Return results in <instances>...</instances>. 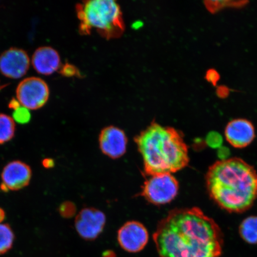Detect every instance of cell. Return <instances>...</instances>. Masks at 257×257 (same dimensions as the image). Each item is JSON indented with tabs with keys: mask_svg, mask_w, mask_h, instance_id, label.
I'll return each instance as SVG.
<instances>
[{
	"mask_svg": "<svg viewBox=\"0 0 257 257\" xmlns=\"http://www.w3.org/2000/svg\"><path fill=\"white\" fill-rule=\"evenodd\" d=\"M15 133L14 120L8 115L0 114V144L11 141L14 138Z\"/></svg>",
	"mask_w": 257,
	"mask_h": 257,
	"instance_id": "15",
	"label": "cell"
},
{
	"mask_svg": "<svg viewBox=\"0 0 257 257\" xmlns=\"http://www.w3.org/2000/svg\"><path fill=\"white\" fill-rule=\"evenodd\" d=\"M6 213L3 209L0 208V224L2 223L3 220L5 219Z\"/></svg>",
	"mask_w": 257,
	"mask_h": 257,
	"instance_id": "21",
	"label": "cell"
},
{
	"mask_svg": "<svg viewBox=\"0 0 257 257\" xmlns=\"http://www.w3.org/2000/svg\"><path fill=\"white\" fill-rule=\"evenodd\" d=\"M205 182L212 200L230 213H242L257 198V173L239 158L223 159L209 168Z\"/></svg>",
	"mask_w": 257,
	"mask_h": 257,
	"instance_id": "2",
	"label": "cell"
},
{
	"mask_svg": "<svg viewBox=\"0 0 257 257\" xmlns=\"http://www.w3.org/2000/svg\"><path fill=\"white\" fill-rule=\"evenodd\" d=\"M30 60L25 51L12 48L0 56V72L9 78L19 79L27 73Z\"/></svg>",
	"mask_w": 257,
	"mask_h": 257,
	"instance_id": "9",
	"label": "cell"
},
{
	"mask_svg": "<svg viewBox=\"0 0 257 257\" xmlns=\"http://www.w3.org/2000/svg\"><path fill=\"white\" fill-rule=\"evenodd\" d=\"M15 234L8 224H0V255L5 254L12 248Z\"/></svg>",
	"mask_w": 257,
	"mask_h": 257,
	"instance_id": "16",
	"label": "cell"
},
{
	"mask_svg": "<svg viewBox=\"0 0 257 257\" xmlns=\"http://www.w3.org/2000/svg\"><path fill=\"white\" fill-rule=\"evenodd\" d=\"M31 178L32 170L27 164L21 161H14L3 170L2 187L6 191L20 190L30 184Z\"/></svg>",
	"mask_w": 257,
	"mask_h": 257,
	"instance_id": "10",
	"label": "cell"
},
{
	"mask_svg": "<svg viewBox=\"0 0 257 257\" xmlns=\"http://www.w3.org/2000/svg\"><path fill=\"white\" fill-rule=\"evenodd\" d=\"M225 137L231 146L242 149L248 146L254 139V127L248 120L242 118L233 120L227 125Z\"/></svg>",
	"mask_w": 257,
	"mask_h": 257,
	"instance_id": "12",
	"label": "cell"
},
{
	"mask_svg": "<svg viewBox=\"0 0 257 257\" xmlns=\"http://www.w3.org/2000/svg\"><path fill=\"white\" fill-rule=\"evenodd\" d=\"M153 237L160 257H220L222 253L219 226L197 207L170 211Z\"/></svg>",
	"mask_w": 257,
	"mask_h": 257,
	"instance_id": "1",
	"label": "cell"
},
{
	"mask_svg": "<svg viewBox=\"0 0 257 257\" xmlns=\"http://www.w3.org/2000/svg\"><path fill=\"white\" fill-rule=\"evenodd\" d=\"M148 176L179 171L189 162L188 147L175 128L152 123L136 138Z\"/></svg>",
	"mask_w": 257,
	"mask_h": 257,
	"instance_id": "3",
	"label": "cell"
},
{
	"mask_svg": "<svg viewBox=\"0 0 257 257\" xmlns=\"http://www.w3.org/2000/svg\"><path fill=\"white\" fill-rule=\"evenodd\" d=\"M207 78L209 82L215 83L217 81L219 77H218V73L216 71L210 70L207 74Z\"/></svg>",
	"mask_w": 257,
	"mask_h": 257,
	"instance_id": "20",
	"label": "cell"
},
{
	"mask_svg": "<svg viewBox=\"0 0 257 257\" xmlns=\"http://www.w3.org/2000/svg\"><path fill=\"white\" fill-rule=\"evenodd\" d=\"M80 33L95 30L102 37L111 39L123 34L124 24L120 6L112 0H89L76 6Z\"/></svg>",
	"mask_w": 257,
	"mask_h": 257,
	"instance_id": "4",
	"label": "cell"
},
{
	"mask_svg": "<svg viewBox=\"0 0 257 257\" xmlns=\"http://www.w3.org/2000/svg\"><path fill=\"white\" fill-rule=\"evenodd\" d=\"M239 233L246 242L257 243V216L245 218L240 225Z\"/></svg>",
	"mask_w": 257,
	"mask_h": 257,
	"instance_id": "14",
	"label": "cell"
},
{
	"mask_svg": "<svg viewBox=\"0 0 257 257\" xmlns=\"http://www.w3.org/2000/svg\"><path fill=\"white\" fill-rule=\"evenodd\" d=\"M106 218L104 214L95 208H84L75 220L77 232L86 240L95 239L103 230Z\"/></svg>",
	"mask_w": 257,
	"mask_h": 257,
	"instance_id": "8",
	"label": "cell"
},
{
	"mask_svg": "<svg viewBox=\"0 0 257 257\" xmlns=\"http://www.w3.org/2000/svg\"><path fill=\"white\" fill-rule=\"evenodd\" d=\"M179 191V183L172 174L150 176L144 184L141 194L155 205H163L174 200Z\"/></svg>",
	"mask_w": 257,
	"mask_h": 257,
	"instance_id": "5",
	"label": "cell"
},
{
	"mask_svg": "<svg viewBox=\"0 0 257 257\" xmlns=\"http://www.w3.org/2000/svg\"><path fill=\"white\" fill-rule=\"evenodd\" d=\"M206 141L209 146L216 148L220 147L223 139L219 134L216 132H212L208 135Z\"/></svg>",
	"mask_w": 257,
	"mask_h": 257,
	"instance_id": "18",
	"label": "cell"
},
{
	"mask_svg": "<svg viewBox=\"0 0 257 257\" xmlns=\"http://www.w3.org/2000/svg\"><path fill=\"white\" fill-rule=\"evenodd\" d=\"M36 71L42 75H50L57 71L60 66V57L57 51L50 47L38 48L32 60Z\"/></svg>",
	"mask_w": 257,
	"mask_h": 257,
	"instance_id": "13",
	"label": "cell"
},
{
	"mask_svg": "<svg viewBox=\"0 0 257 257\" xmlns=\"http://www.w3.org/2000/svg\"><path fill=\"white\" fill-rule=\"evenodd\" d=\"M149 232L142 223L136 221H128L120 227L117 234L120 246L128 252H140L149 241Z\"/></svg>",
	"mask_w": 257,
	"mask_h": 257,
	"instance_id": "7",
	"label": "cell"
},
{
	"mask_svg": "<svg viewBox=\"0 0 257 257\" xmlns=\"http://www.w3.org/2000/svg\"><path fill=\"white\" fill-rule=\"evenodd\" d=\"M99 142L102 152L110 158H120L126 153L127 137L119 128H104L99 135Z\"/></svg>",
	"mask_w": 257,
	"mask_h": 257,
	"instance_id": "11",
	"label": "cell"
},
{
	"mask_svg": "<svg viewBox=\"0 0 257 257\" xmlns=\"http://www.w3.org/2000/svg\"><path fill=\"white\" fill-rule=\"evenodd\" d=\"M237 2H206V5L209 9L211 11H216L217 10L221 8L228 7V6H234V3H236Z\"/></svg>",
	"mask_w": 257,
	"mask_h": 257,
	"instance_id": "19",
	"label": "cell"
},
{
	"mask_svg": "<svg viewBox=\"0 0 257 257\" xmlns=\"http://www.w3.org/2000/svg\"><path fill=\"white\" fill-rule=\"evenodd\" d=\"M103 257H116L115 256V253L111 250H108L104 253Z\"/></svg>",
	"mask_w": 257,
	"mask_h": 257,
	"instance_id": "22",
	"label": "cell"
},
{
	"mask_svg": "<svg viewBox=\"0 0 257 257\" xmlns=\"http://www.w3.org/2000/svg\"><path fill=\"white\" fill-rule=\"evenodd\" d=\"M14 119L18 123L22 124L27 123L30 120L31 115L28 109L24 107H18L14 108Z\"/></svg>",
	"mask_w": 257,
	"mask_h": 257,
	"instance_id": "17",
	"label": "cell"
},
{
	"mask_svg": "<svg viewBox=\"0 0 257 257\" xmlns=\"http://www.w3.org/2000/svg\"><path fill=\"white\" fill-rule=\"evenodd\" d=\"M49 95V88L46 82L35 77L22 80L16 89L18 102L28 110H37L43 107Z\"/></svg>",
	"mask_w": 257,
	"mask_h": 257,
	"instance_id": "6",
	"label": "cell"
}]
</instances>
